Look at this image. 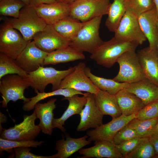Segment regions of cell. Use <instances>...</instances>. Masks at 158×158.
<instances>
[{"label":"cell","mask_w":158,"mask_h":158,"mask_svg":"<svg viewBox=\"0 0 158 158\" xmlns=\"http://www.w3.org/2000/svg\"><path fill=\"white\" fill-rule=\"evenodd\" d=\"M29 42L7 21L1 25L0 53L16 60Z\"/></svg>","instance_id":"cell-8"},{"label":"cell","mask_w":158,"mask_h":158,"mask_svg":"<svg viewBox=\"0 0 158 158\" xmlns=\"http://www.w3.org/2000/svg\"><path fill=\"white\" fill-rule=\"evenodd\" d=\"M157 50L158 54V42L157 45Z\"/></svg>","instance_id":"cell-47"},{"label":"cell","mask_w":158,"mask_h":158,"mask_svg":"<svg viewBox=\"0 0 158 158\" xmlns=\"http://www.w3.org/2000/svg\"><path fill=\"white\" fill-rule=\"evenodd\" d=\"M85 23L69 16L52 25L62 36L71 41L75 37Z\"/></svg>","instance_id":"cell-29"},{"label":"cell","mask_w":158,"mask_h":158,"mask_svg":"<svg viewBox=\"0 0 158 158\" xmlns=\"http://www.w3.org/2000/svg\"><path fill=\"white\" fill-rule=\"evenodd\" d=\"M158 117V101L145 105L135 114V118L141 120Z\"/></svg>","instance_id":"cell-38"},{"label":"cell","mask_w":158,"mask_h":158,"mask_svg":"<svg viewBox=\"0 0 158 158\" xmlns=\"http://www.w3.org/2000/svg\"><path fill=\"white\" fill-rule=\"evenodd\" d=\"M37 95L30 98V100L23 105L22 108L25 111L33 109L35 104L40 101L51 96L62 95L64 97H70L75 95H84L82 92L70 88H59L48 92L41 93L38 91H35Z\"/></svg>","instance_id":"cell-30"},{"label":"cell","mask_w":158,"mask_h":158,"mask_svg":"<svg viewBox=\"0 0 158 158\" xmlns=\"http://www.w3.org/2000/svg\"><path fill=\"white\" fill-rule=\"evenodd\" d=\"M23 121L8 129H4L1 138L7 140L28 141L34 140L39 134L41 130L35 124L37 118L34 111L30 115L23 116Z\"/></svg>","instance_id":"cell-10"},{"label":"cell","mask_w":158,"mask_h":158,"mask_svg":"<svg viewBox=\"0 0 158 158\" xmlns=\"http://www.w3.org/2000/svg\"><path fill=\"white\" fill-rule=\"evenodd\" d=\"M137 54L146 78L158 86L157 51L151 50L148 47L140 50Z\"/></svg>","instance_id":"cell-18"},{"label":"cell","mask_w":158,"mask_h":158,"mask_svg":"<svg viewBox=\"0 0 158 158\" xmlns=\"http://www.w3.org/2000/svg\"><path fill=\"white\" fill-rule=\"evenodd\" d=\"M57 1L67 4H70L77 0H56Z\"/></svg>","instance_id":"cell-43"},{"label":"cell","mask_w":158,"mask_h":158,"mask_svg":"<svg viewBox=\"0 0 158 158\" xmlns=\"http://www.w3.org/2000/svg\"><path fill=\"white\" fill-rule=\"evenodd\" d=\"M85 59L83 52L69 45L49 53L44 60V66L55 65Z\"/></svg>","instance_id":"cell-24"},{"label":"cell","mask_w":158,"mask_h":158,"mask_svg":"<svg viewBox=\"0 0 158 158\" xmlns=\"http://www.w3.org/2000/svg\"><path fill=\"white\" fill-rule=\"evenodd\" d=\"M110 0H77L70 4L69 16L82 22L107 15Z\"/></svg>","instance_id":"cell-6"},{"label":"cell","mask_w":158,"mask_h":158,"mask_svg":"<svg viewBox=\"0 0 158 158\" xmlns=\"http://www.w3.org/2000/svg\"><path fill=\"white\" fill-rule=\"evenodd\" d=\"M27 5L20 0L0 1V15L18 18L21 9Z\"/></svg>","instance_id":"cell-33"},{"label":"cell","mask_w":158,"mask_h":158,"mask_svg":"<svg viewBox=\"0 0 158 158\" xmlns=\"http://www.w3.org/2000/svg\"><path fill=\"white\" fill-rule=\"evenodd\" d=\"M28 73L21 68L14 59L0 53V80L8 74H18L25 77Z\"/></svg>","instance_id":"cell-32"},{"label":"cell","mask_w":158,"mask_h":158,"mask_svg":"<svg viewBox=\"0 0 158 158\" xmlns=\"http://www.w3.org/2000/svg\"><path fill=\"white\" fill-rule=\"evenodd\" d=\"M56 100V98L51 99L44 103L38 102L35 106L34 111L37 118L40 120V123L38 125L39 127L43 133L50 135L52 134L53 128V111L56 108L55 102Z\"/></svg>","instance_id":"cell-22"},{"label":"cell","mask_w":158,"mask_h":158,"mask_svg":"<svg viewBox=\"0 0 158 158\" xmlns=\"http://www.w3.org/2000/svg\"><path fill=\"white\" fill-rule=\"evenodd\" d=\"M116 96L122 114L126 116L136 114L145 106L135 95L125 90L118 92Z\"/></svg>","instance_id":"cell-25"},{"label":"cell","mask_w":158,"mask_h":158,"mask_svg":"<svg viewBox=\"0 0 158 158\" xmlns=\"http://www.w3.org/2000/svg\"><path fill=\"white\" fill-rule=\"evenodd\" d=\"M75 68V66L70 67L67 69L60 71L51 67L41 66L35 71L28 73L25 78L35 91L44 92L49 84L52 85V90L54 91L59 89L62 80Z\"/></svg>","instance_id":"cell-3"},{"label":"cell","mask_w":158,"mask_h":158,"mask_svg":"<svg viewBox=\"0 0 158 158\" xmlns=\"http://www.w3.org/2000/svg\"><path fill=\"white\" fill-rule=\"evenodd\" d=\"M30 85L25 77L18 74H8L3 77L0 81V92L3 100L1 101L3 108L7 107L10 101L15 102L19 99L23 101L25 103L30 98L24 95L25 90Z\"/></svg>","instance_id":"cell-7"},{"label":"cell","mask_w":158,"mask_h":158,"mask_svg":"<svg viewBox=\"0 0 158 158\" xmlns=\"http://www.w3.org/2000/svg\"><path fill=\"white\" fill-rule=\"evenodd\" d=\"M67 100L69 102L68 107L62 116L59 118H54L52 122L53 128H58L65 133L66 129L63 126L66 120L71 116L79 114L85 106L87 101L86 96L85 95L80 97L75 95L70 97H64L63 100Z\"/></svg>","instance_id":"cell-23"},{"label":"cell","mask_w":158,"mask_h":158,"mask_svg":"<svg viewBox=\"0 0 158 158\" xmlns=\"http://www.w3.org/2000/svg\"><path fill=\"white\" fill-rule=\"evenodd\" d=\"M135 118V114L129 116L122 114L118 117L112 118L108 123L87 131L88 140L91 141L104 140L113 142L114 138L117 133Z\"/></svg>","instance_id":"cell-11"},{"label":"cell","mask_w":158,"mask_h":158,"mask_svg":"<svg viewBox=\"0 0 158 158\" xmlns=\"http://www.w3.org/2000/svg\"><path fill=\"white\" fill-rule=\"evenodd\" d=\"M30 5L35 7L42 4H51L57 1L56 0H29Z\"/></svg>","instance_id":"cell-42"},{"label":"cell","mask_w":158,"mask_h":158,"mask_svg":"<svg viewBox=\"0 0 158 158\" xmlns=\"http://www.w3.org/2000/svg\"><path fill=\"white\" fill-rule=\"evenodd\" d=\"M136 137H138L135 131L126 125L116 134L113 142L115 145H118Z\"/></svg>","instance_id":"cell-39"},{"label":"cell","mask_w":158,"mask_h":158,"mask_svg":"<svg viewBox=\"0 0 158 158\" xmlns=\"http://www.w3.org/2000/svg\"><path fill=\"white\" fill-rule=\"evenodd\" d=\"M44 142L43 141H35L34 140L28 141H17L7 140L0 138V152L6 151L11 152L13 149L17 147H37Z\"/></svg>","instance_id":"cell-34"},{"label":"cell","mask_w":158,"mask_h":158,"mask_svg":"<svg viewBox=\"0 0 158 158\" xmlns=\"http://www.w3.org/2000/svg\"><path fill=\"white\" fill-rule=\"evenodd\" d=\"M148 138L136 137L119 145H115L116 147L124 158L127 155L134 150L142 142Z\"/></svg>","instance_id":"cell-37"},{"label":"cell","mask_w":158,"mask_h":158,"mask_svg":"<svg viewBox=\"0 0 158 158\" xmlns=\"http://www.w3.org/2000/svg\"><path fill=\"white\" fill-rule=\"evenodd\" d=\"M35 8L39 16L48 25H54L69 16L70 4L58 1L42 4Z\"/></svg>","instance_id":"cell-17"},{"label":"cell","mask_w":158,"mask_h":158,"mask_svg":"<svg viewBox=\"0 0 158 158\" xmlns=\"http://www.w3.org/2000/svg\"><path fill=\"white\" fill-rule=\"evenodd\" d=\"M124 90L135 95L145 105L158 101V86L147 78L129 84Z\"/></svg>","instance_id":"cell-19"},{"label":"cell","mask_w":158,"mask_h":158,"mask_svg":"<svg viewBox=\"0 0 158 158\" xmlns=\"http://www.w3.org/2000/svg\"><path fill=\"white\" fill-rule=\"evenodd\" d=\"M48 54L38 48L32 40L28 43L16 60L20 66L28 73L43 66L44 60Z\"/></svg>","instance_id":"cell-15"},{"label":"cell","mask_w":158,"mask_h":158,"mask_svg":"<svg viewBox=\"0 0 158 158\" xmlns=\"http://www.w3.org/2000/svg\"><path fill=\"white\" fill-rule=\"evenodd\" d=\"M24 3H25L27 5H30V0H20Z\"/></svg>","instance_id":"cell-46"},{"label":"cell","mask_w":158,"mask_h":158,"mask_svg":"<svg viewBox=\"0 0 158 158\" xmlns=\"http://www.w3.org/2000/svg\"><path fill=\"white\" fill-rule=\"evenodd\" d=\"M5 20L18 30L28 42L32 40L35 35L44 29L47 25L39 16L35 7L30 5L21 9L18 18Z\"/></svg>","instance_id":"cell-2"},{"label":"cell","mask_w":158,"mask_h":158,"mask_svg":"<svg viewBox=\"0 0 158 158\" xmlns=\"http://www.w3.org/2000/svg\"><path fill=\"white\" fill-rule=\"evenodd\" d=\"M153 1L158 14V0H153Z\"/></svg>","instance_id":"cell-45"},{"label":"cell","mask_w":158,"mask_h":158,"mask_svg":"<svg viewBox=\"0 0 158 158\" xmlns=\"http://www.w3.org/2000/svg\"><path fill=\"white\" fill-rule=\"evenodd\" d=\"M127 10L126 0H113L107 14L105 25L111 32H114Z\"/></svg>","instance_id":"cell-28"},{"label":"cell","mask_w":158,"mask_h":158,"mask_svg":"<svg viewBox=\"0 0 158 158\" xmlns=\"http://www.w3.org/2000/svg\"><path fill=\"white\" fill-rule=\"evenodd\" d=\"M135 51H126L118 58L119 70L114 80L131 84L146 78Z\"/></svg>","instance_id":"cell-5"},{"label":"cell","mask_w":158,"mask_h":158,"mask_svg":"<svg viewBox=\"0 0 158 158\" xmlns=\"http://www.w3.org/2000/svg\"><path fill=\"white\" fill-rule=\"evenodd\" d=\"M127 9L138 16L155 6L153 0H126Z\"/></svg>","instance_id":"cell-36"},{"label":"cell","mask_w":158,"mask_h":158,"mask_svg":"<svg viewBox=\"0 0 158 158\" xmlns=\"http://www.w3.org/2000/svg\"><path fill=\"white\" fill-rule=\"evenodd\" d=\"M141 29L149 43L152 50L157 51L158 14L155 6L138 16Z\"/></svg>","instance_id":"cell-16"},{"label":"cell","mask_w":158,"mask_h":158,"mask_svg":"<svg viewBox=\"0 0 158 158\" xmlns=\"http://www.w3.org/2000/svg\"><path fill=\"white\" fill-rule=\"evenodd\" d=\"M1 0H0V1H1Z\"/></svg>","instance_id":"cell-48"},{"label":"cell","mask_w":158,"mask_h":158,"mask_svg":"<svg viewBox=\"0 0 158 158\" xmlns=\"http://www.w3.org/2000/svg\"><path fill=\"white\" fill-rule=\"evenodd\" d=\"M137 43L118 40L114 37L102 44L92 54L90 58L97 64L106 68L111 67L118 58L124 52L135 50Z\"/></svg>","instance_id":"cell-1"},{"label":"cell","mask_w":158,"mask_h":158,"mask_svg":"<svg viewBox=\"0 0 158 158\" xmlns=\"http://www.w3.org/2000/svg\"><path fill=\"white\" fill-rule=\"evenodd\" d=\"M154 134H158V122L155 127L154 130Z\"/></svg>","instance_id":"cell-44"},{"label":"cell","mask_w":158,"mask_h":158,"mask_svg":"<svg viewBox=\"0 0 158 158\" xmlns=\"http://www.w3.org/2000/svg\"><path fill=\"white\" fill-rule=\"evenodd\" d=\"M86 65L80 62L75 66L74 70L61 81L59 88H70L95 94L99 90L85 74Z\"/></svg>","instance_id":"cell-12"},{"label":"cell","mask_w":158,"mask_h":158,"mask_svg":"<svg viewBox=\"0 0 158 158\" xmlns=\"http://www.w3.org/2000/svg\"><path fill=\"white\" fill-rule=\"evenodd\" d=\"M32 40L38 48L48 53L69 46L71 42L59 34L52 25L48 24L35 35Z\"/></svg>","instance_id":"cell-13"},{"label":"cell","mask_w":158,"mask_h":158,"mask_svg":"<svg viewBox=\"0 0 158 158\" xmlns=\"http://www.w3.org/2000/svg\"><path fill=\"white\" fill-rule=\"evenodd\" d=\"M95 96L96 104L104 115H109L114 118L122 115L116 95L99 90Z\"/></svg>","instance_id":"cell-26"},{"label":"cell","mask_w":158,"mask_h":158,"mask_svg":"<svg viewBox=\"0 0 158 158\" xmlns=\"http://www.w3.org/2000/svg\"><path fill=\"white\" fill-rule=\"evenodd\" d=\"M84 94L87 101L80 114V121L76 128L78 131H84L90 128H95L103 124L104 115L96 104L95 94L86 92Z\"/></svg>","instance_id":"cell-14"},{"label":"cell","mask_w":158,"mask_h":158,"mask_svg":"<svg viewBox=\"0 0 158 158\" xmlns=\"http://www.w3.org/2000/svg\"><path fill=\"white\" fill-rule=\"evenodd\" d=\"M94 144L92 147L79 150L83 155L81 158H123L113 142L100 140L95 141Z\"/></svg>","instance_id":"cell-20"},{"label":"cell","mask_w":158,"mask_h":158,"mask_svg":"<svg viewBox=\"0 0 158 158\" xmlns=\"http://www.w3.org/2000/svg\"><path fill=\"white\" fill-rule=\"evenodd\" d=\"M114 32V37L116 39L134 42L139 45L147 40L140 26L138 16L128 9Z\"/></svg>","instance_id":"cell-9"},{"label":"cell","mask_w":158,"mask_h":158,"mask_svg":"<svg viewBox=\"0 0 158 158\" xmlns=\"http://www.w3.org/2000/svg\"><path fill=\"white\" fill-rule=\"evenodd\" d=\"M28 147H21L14 149L15 157L16 158H52V156L36 155L31 153Z\"/></svg>","instance_id":"cell-40"},{"label":"cell","mask_w":158,"mask_h":158,"mask_svg":"<svg viewBox=\"0 0 158 158\" xmlns=\"http://www.w3.org/2000/svg\"><path fill=\"white\" fill-rule=\"evenodd\" d=\"M88 136L87 135L78 138L71 137L66 135V139L63 138L57 141L55 149L57 153L52 155V158H67L82 148L91 143L90 140H87Z\"/></svg>","instance_id":"cell-21"},{"label":"cell","mask_w":158,"mask_h":158,"mask_svg":"<svg viewBox=\"0 0 158 158\" xmlns=\"http://www.w3.org/2000/svg\"><path fill=\"white\" fill-rule=\"evenodd\" d=\"M158 122V117L143 120L135 118L127 125L135 131L138 137H149L154 134V128Z\"/></svg>","instance_id":"cell-31"},{"label":"cell","mask_w":158,"mask_h":158,"mask_svg":"<svg viewBox=\"0 0 158 158\" xmlns=\"http://www.w3.org/2000/svg\"><path fill=\"white\" fill-rule=\"evenodd\" d=\"M155 156L154 147L149 141V137L124 158H152L154 157Z\"/></svg>","instance_id":"cell-35"},{"label":"cell","mask_w":158,"mask_h":158,"mask_svg":"<svg viewBox=\"0 0 158 158\" xmlns=\"http://www.w3.org/2000/svg\"><path fill=\"white\" fill-rule=\"evenodd\" d=\"M102 16L85 22L70 46L79 51L93 53L104 42L100 37L99 29Z\"/></svg>","instance_id":"cell-4"},{"label":"cell","mask_w":158,"mask_h":158,"mask_svg":"<svg viewBox=\"0 0 158 158\" xmlns=\"http://www.w3.org/2000/svg\"><path fill=\"white\" fill-rule=\"evenodd\" d=\"M149 140L152 145L155 154L154 157H158V134H153L149 137Z\"/></svg>","instance_id":"cell-41"},{"label":"cell","mask_w":158,"mask_h":158,"mask_svg":"<svg viewBox=\"0 0 158 158\" xmlns=\"http://www.w3.org/2000/svg\"><path fill=\"white\" fill-rule=\"evenodd\" d=\"M85 73L95 85L100 90L106 91L111 95H116L121 90L126 88L129 84L117 82L113 79H108L93 74L90 68L86 67Z\"/></svg>","instance_id":"cell-27"}]
</instances>
